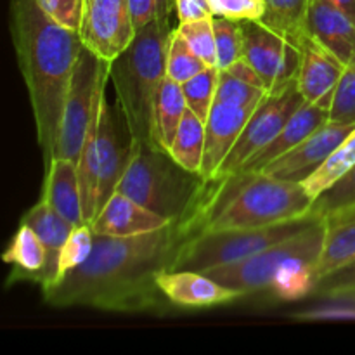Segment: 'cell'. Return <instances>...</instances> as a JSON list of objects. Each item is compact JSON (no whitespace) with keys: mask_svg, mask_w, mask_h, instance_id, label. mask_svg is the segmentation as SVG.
<instances>
[{"mask_svg":"<svg viewBox=\"0 0 355 355\" xmlns=\"http://www.w3.org/2000/svg\"><path fill=\"white\" fill-rule=\"evenodd\" d=\"M42 200L47 201L69 224H87L83 217L82 191L76 163L66 158H54L45 168Z\"/></svg>","mask_w":355,"mask_h":355,"instance_id":"22","label":"cell"},{"mask_svg":"<svg viewBox=\"0 0 355 355\" xmlns=\"http://www.w3.org/2000/svg\"><path fill=\"white\" fill-rule=\"evenodd\" d=\"M328 120L329 110L318 106V104L304 103L297 111H295L293 116L288 120V123L281 128V132L276 135V139H274L269 146H266L262 151H259L255 156H252V158L246 162V165L243 166L241 172H260V170L266 165H269L270 162L277 159L279 156L286 155V153L291 151L295 146H298L302 141H305L312 132H315L319 127H322Z\"/></svg>","mask_w":355,"mask_h":355,"instance_id":"21","label":"cell"},{"mask_svg":"<svg viewBox=\"0 0 355 355\" xmlns=\"http://www.w3.org/2000/svg\"><path fill=\"white\" fill-rule=\"evenodd\" d=\"M352 203H355V166L350 172H347L338 182H335L324 193L315 198L311 214L324 217L329 211L338 210V208Z\"/></svg>","mask_w":355,"mask_h":355,"instance_id":"36","label":"cell"},{"mask_svg":"<svg viewBox=\"0 0 355 355\" xmlns=\"http://www.w3.org/2000/svg\"><path fill=\"white\" fill-rule=\"evenodd\" d=\"M217 68L225 69L243 58L241 23L229 17L214 16Z\"/></svg>","mask_w":355,"mask_h":355,"instance_id":"31","label":"cell"},{"mask_svg":"<svg viewBox=\"0 0 355 355\" xmlns=\"http://www.w3.org/2000/svg\"><path fill=\"white\" fill-rule=\"evenodd\" d=\"M9 28L47 168L55 158L64 103L83 42L78 31L51 19L37 0H10Z\"/></svg>","mask_w":355,"mask_h":355,"instance_id":"2","label":"cell"},{"mask_svg":"<svg viewBox=\"0 0 355 355\" xmlns=\"http://www.w3.org/2000/svg\"><path fill=\"white\" fill-rule=\"evenodd\" d=\"M175 14L179 23L215 16L210 0H175Z\"/></svg>","mask_w":355,"mask_h":355,"instance_id":"41","label":"cell"},{"mask_svg":"<svg viewBox=\"0 0 355 355\" xmlns=\"http://www.w3.org/2000/svg\"><path fill=\"white\" fill-rule=\"evenodd\" d=\"M354 127L355 125H340L328 120L305 141L295 146L286 155L270 162L260 172L274 179L304 182L329 158L336 146L354 130Z\"/></svg>","mask_w":355,"mask_h":355,"instance_id":"13","label":"cell"},{"mask_svg":"<svg viewBox=\"0 0 355 355\" xmlns=\"http://www.w3.org/2000/svg\"><path fill=\"white\" fill-rule=\"evenodd\" d=\"M2 260L12 266L7 284L16 281H33L40 284L47 263V252L33 229L19 224V229L2 253Z\"/></svg>","mask_w":355,"mask_h":355,"instance_id":"23","label":"cell"},{"mask_svg":"<svg viewBox=\"0 0 355 355\" xmlns=\"http://www.w3.org/2000/svg\"><path fill=\"white\" fill-rule=\"evenodd\" d=\"M205 132H207L205 121L187 107L175 132V137L168 148V155L189 172L201 173L205 155Z\"/></svg>","mask_w":355,"mask_h":355,"instance_id":"26","label":"cell"},{"mask_svg":"<svg viewBox=\"0 0 355 355\" xmlns=\"http://www.w3.org/2000/svg\"><path fill=\"white\" fill-rule=\"evenodd\" d=\"M187 111L186 97H184L182 85L165 76L159 87L158 97L155 104V118H153V139L158 149L168 153L175 132Z\"/></svg>","mask_w":355,"mask_h":355,"instance_id":"24","label":"cell"},{"mask_svg":"<svg viewBox=\"0 0 355 355\" xmlns=\"http://www.w3.org/2000/svg\"><path fill=\"white\" fill-rule=\"evenodd\" d=\"M184 40L187 42L194 54L200 55L208 66L217 68V49H215V31H214V17L207 19L187 21L179 23L175 28Z\"/></svg>","mask_w":355,"mask_h":355,"instance_id":"34","label":"cell"},{"mask_svg":"<svg viewBox=\"0 0 355 355\" xmlns=\"http://www.w3.org/2000/svg\"><path fill=\"white\" fill-rule=\"evenodd\" d=\"M311 0H263L260 23L300 49L307 37L305 19Z\"/></svg>","mask_w":355,"mask_h":355,"instance_id":"25","label":"cell"},{"mask_svg":"<svg viewBox=\"0 0 355 355\" xmlns=\"http://www.w3.org/2000/svg\"><path fill=\"white\" fill-rule=\"evenodd\" d=\"M107 80L110 62H104L83 45L64 103L55 158H66L78 163L87 128Z\"/></svg>","mask_w":355,"mask_h":355,"instance_id":"8","label":"cell"},{"mask_svg":"<svg viewBox=\"0 0 355 355\" xmlns=\"http://www.w3.org/2000/svg\"><path fill=\"white\" fill-rule=\"evenodd\" d=\"M318 217L319 215L311 214L304 218L269 225V227L200 232L186 241L170 270L203 272V270L238 262L297 234Z\"/></svg>","mask_w":355,"mask_h":355,"instance_id":"7","label":"cell"},{"mask_svg":"<svg viewBox=\"0 0 355 355\" xmlns=\"http://www.w3.org/2000/svg\"><path fill=\"white\" fill-rule=\"evenodd\" d=\"M314 198L302 182L262 172H238L208 180L191 211L200 232L259 229L311 215Z\"/></svg>","mask_w":355,"mask_h":355,"instance_id":"3","label":"cell"},{"mask_svg":"<svg viewBox=\"0 0 355 355\" xmlns=\"http://www.w3.org/2000/svg\"><path fill=\"white\" fill-rule=\"evenodd\" d=\"M329 121L340 125H355V52L343 68L338 85L333 94Z\"/></svg>","mask_w":355,"mask_h":355,"instance_id":"32","label":"cell"},{"mask_svg":"<svg viewBox=\"0 0 355 355\" xmlns=\"http://www.w3.org/2000/svg\"><path fill=\"white\" fill-rule=\"evenodd\" d=\"M257 106H239V104L215 101L210 111L205 132V155L201 173L205 180H214L218 168L227 158L231 149L238 142Z\"/></svg>","mask_w":355,"mask_h":355,"instance_id":"14","label":"cell"},{"mask_svg":"<svg viewBox=\"0 0 355 355\" xmlns=\"http://www.w3.org/2000/svg\"><path fill=\"white\" fill-rule=\"evenodd\" d=\"M312 307L290 314L293 321H355V290L322 297Z\"/></svg>","mask_w":355,"mask_h":355,"instance_id":"29","label":"cell"},{"mask_svg":"<svg viewBox=\"0 0 355 355\" xmlns=\"http://www.w3.org/2000/svg\"><path fill=\"white\" fill-rule=\"evenodd\" d=\"M207 68V62L194 54L179 31L173 30L166 54V76L175 80L177 83H184Z\"/></svg>","mask_w":355,"mask_h":355,"instance_id":"30","label":"cell"},{"mask_svg":"<svg viewBox=\"0 0 355 355\" xmlns=\"http://www.w3.org/2000/svg\"><path fill=\"white\" fill-rule=\"evenodd\" d=\"M355 166V127L354 130L336 146L335 151L329 155V158L312 173L309 179H305L304 187L312 198H318L324 193L328 187L338 182L347 172H350Z\"/></svg>","mask_w":355,"mask_h":355,"instance_id":"27","label":"cell"},{"mask_svg":"<svg viewBox=\"0 0 355 355\" xmlns=\"http://www.w3.org/2000/svg\"><path fill=\"white\" fill-rule=\"evenodd\" d=\"M355 290V260L349 266L342 267L336 272L329 274V276L322 277L314 284L311 297H328V295L342 293V291Z\"/></svg>","mask_w":355,"mask_h":355,"instance_id":"40","label":"cell"},{"mask_svg":"<svg viewBox=\"0 0 355 355\" xmlns=\"http://www.w3.org/2000/svg\"><path fill=\"white\" fill-rule=\"evenodd\" d=\"M304 103L305 99L298 92L297 82L277 94H267L262 103L253 111L245 130L241 132L238 142L220 165L215 179L241 172L243 166L252 156L262 151L276 139L281 128L288 123V120Z\"/></svg>","mask_w":355,"mask_h":355,"instance_id":"9","label":"cell"},{"mask_svg":"<svg viewBox=\"0 0 355 355\" xmlns=\"http://www.w3.org/2000/svg\"><path fill=\"white\" fill-rule=\"evenodd\" d=\"M196 234L200 231L189 215L144 234H94L87 262L45 290L44 300L54 307L165 314L173 305L158 288L156 277L172 269L182 246Z\"/></svg>","mask_w":355,"mask_h":355,"instance_id":"1","label":"cell"},{"mask_svg":"<svg viewBox=\"0 0 355 355\" xmlns=\"http://www.w3.org/2000/svg\"><path fill=\"white\" fill-rule=\"evenodd\" d=\"M80 38L92 54L111 62L134 42L128 0H85Z\"/></svg>","mask_w":355,"mask_h":355,"instance_id":"12","label":"cell"},{"mask_svg":"<svg viewBox=\"0 0 355 355\" xmlns=\"http://www.w3.org/2000/svg\"><path fill=\"white\" fill-rule=\"evenodd\" d=\"M45 14L68 30L80 31L85 0H37Z\"/></svg>","mask_w":355,"mask_h":355,"instance_id":"37","label":"cell"},{"mask_svg":"<svg viewBox=\"0 0 355 355\" xmlns=\"http://www.w3.org/2000/svg\"><path fill=\"white\" fill-rule=\"evenodd\" d=\"M336 6L342 7L347 14L355 21V0H333Z\"/></svg>","mask_w":355,"mask_h":355,"instance_id":"42","label":"cell"},{"mask_svg":"<svg viewBox=\"0 0 355 355\" xmlns=\"http://www.w3.org/2000/svg\"><path fill=\"white\" fill-rule=\"evenodd\" d=\"M309 37L318 40L343 64L355 52V21L333 0H311L305 19Z\"/></svg>","mask_w":355,"mask_h":355,"instance_id":"18","label":"cell"},{"mask_svg":"<svg viewBox=\"0 0 355 355\" xmlns=\"http://www.w3.org/2000/svg\"><path fill=\"white\" fill-rule=\"evenodd\" d=\"M21 224L33 229L35 234L40 238L42 245L47 252V263H45L44 276H42V291L54 286L59 279V255L64 246L66 239L71 234L75 225L69 224L64 217L58 214L47 201L40 198L37 205L30 208L21 218Z\"/></svg>","mask_w":355,"mask_h":355,"instance_id":"20","label":"cell"},{"mask_svg":"<svg viewBox=\"0 0 355 355\" xmlns=\"http://www.w3.org/2000/svg\"><path fill=\"white\" fill-rule=\"evenodd\" d=\"M266 96L267 92L263 87L245 82V80L238 78L227 71H220V75H218L215 101L239 104V106H259Z\"/></svg>","mask_w":355,"mask_h":355,"instance_id":"35","label":"cell"},{"mask_svg":"<svg viewBox=\"0 0 355 355\" xmlns=\"http://www.w3.org/2000/svg\"><path fill=\"white\" fill-rule=\"evenodd\" d=\"M355 260V203L324 215V241L314 267L315 283Z\"/></svg>","mask_w":355,"mask_h":355,"instance_id":"19","label":"cell"},{"mask_svg":"<svg viewBox=\"0 0 355 355\" xmlns=\"http://www.w3.org/2000/svg\"><path fill=\"white\" fill-rule=\"evenodd\" d=\"M218 75H220V69L215 68V66H208L207 69L198 73L196 76L180 83L187 107L193 113H196L205 123H207L208 116H210V111L215 103V96H217Z\"/></svg>","mask_w":355,"mask_h":355,"instance_id":"28","label":"cell"},{"mask_svg":"<svg viewBox=\"0 0 355 355\" xmlns=\"http://www.w3.org/2000/svg\"><path fill=\"white\" fill-rule=\"evenodd\" d=\"M128 7L135 31H139L162 17L172 16L175 0H128Z\"/></svg>","mask_w":355,"mask_h":355,"instance_id":"38","label":"cell"},{"mask_svg":"<svg viewBox=\"0 0 355 355\" xmlns=\"http://www.w3.org/2000/svg\"><path fill=\"white\" fill-rule=\"evenodd\" d=\"M207 184L163 149L132 141L130 159L116 191L175 222L194 210Z\"/></svg>","mask_w":355,"mask_h":355,"instance_id":"6","label":"cell"},{"mask_svg":"<svg viewBox=\"0 0 355 355\" xmlns=\"http://www.w3.org/2000/svg\"><path fill=\"white\" fill-rule=\"evenodd\" d=\"M215 16L229 19H260L263 12V0H210Z\"/></svg>","mask_w":355,"mask_h":355,"instance_id":"39","label":"cell"},{"mask_svg":"<svg viewBox=\"0 0 355 355\" xmlns=\"http://www.w3.org/2000/svg\"><path fill=\"white\" fill-rule=\"evenodd\" d=\"M172 33L170 16L162 17L139 30L134 42L110 62V82L113 83L116 104L135 142L155 146V104L166 76Z\"/></svg>","mask_w":355,"mask_h":355,"instance_id":"5","label":"cell"},{"mask_svg":"<svg viewBox=\"0 0 355 355\" xmlns=\"http://www.w3.org/2000/svg\"><path fill=\"white\" fill-rule=\"evenodd\" d=\"M156 284L173 307L205 309L241 300L245 295L200 270H163Z\"/></svg>","mask_w":355,"mask_h":355,"instance_id":"15","label":"cell"},{"mask_svg":"<svg viewBox=\"0 0 355 355\" xmlns=\"http://www.w3.org/2000/svg\"><path fill=\"white\" fill-rule=\"evenodd\" d=\"M94 250V231L90 224H82L73 227L71 234L66 239L59 255V281L68 272L75 270L87 262ZM55 283V284H58Z\"/></svg>","mask_w":355,"mask_h":355,"instance_id":"33","label":"cell"},{"mask_svg":"<svg viewBox=\"0 0 355 355\" xmlns=\"http://www.w3.org/2000/svg\"><path fill=\"white\" fill-rule=\"evenodd\" d=\"M243 59L257 71L267 94H277L297 82L300 51L259 19H243Z\"/></svg>","mask_w":355,"mask_h":355,"instance_id":"10","label":"cell"},{"mask_svg":"<svg viewBox=\"0 0 355 355\" xmlns=\"http://www.w3.org/2000/svg\"><path fill=\"white\" fill-rule=\"evenodd\" d=\"M300 68L297 76V89L305 103L318 104L329 110L343 64L335 54L322 47L312 37H305L300 45Z\"/></svg>","mask_w":355,"mask_h":355,"instance_id":"16","label":"cell"},{"mask_svg":"<svg viewBox=\"0 0 355 355\" xmlns=\"http://www.w3.org/2000/svg\"><path fill=\"white\" fill-rule=\"evenodd\" d=\"M324 241V217L284 241L252 257L203 270L224 286L245 295L270 293L277 300H302L312 295L314 267Z\"/></svg>","mask_w":355,"mask_h":355,"instance_id":"4","label":"cell"},{"mask_svg":"<svg viewBox=\"0 0 355 355\" xmlns=\"http://www.w3.org/2000/svg\"><path fill=\"white\" fill-rule=\"evenodd\" d=\"M168 224H172V220L155 214L149 208L132 200L130 196L116 191L97 211V215L90 222V227H92L94 234L125 238V236L158 231Z\"/></svg>","mask_w":355,"mask_h":355,"instance_id":"17","label":"cell"},{"mask_svg":"<svg viewBox=\"0 0 355 355\" xmlns=\"http://www.w3.org/2000/svg\"><path fill=\"white\" fill-rule=\"evenodd\" d=\"M107 85L101 97L97 125V211L116 193L132 153V135L118 104L107 99Z\"/></svg>","mask_w":355,"mask_h":355,"instance_id":"11","label":"cell"}]
</instances>
